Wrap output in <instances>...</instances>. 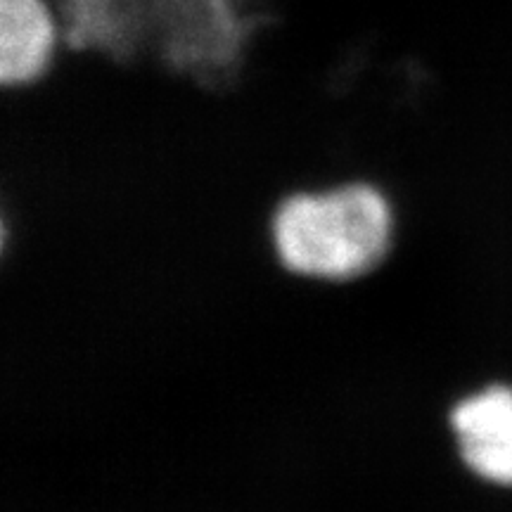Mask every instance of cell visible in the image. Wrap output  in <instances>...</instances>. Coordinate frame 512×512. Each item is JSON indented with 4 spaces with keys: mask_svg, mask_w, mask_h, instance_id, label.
Returning <instances> with one entry per match:
<instances>
[{
    "mask_svg": "<svg viewBox=\"0 0 512 512\" xmlns=\"http://www.w3.org/2000/svg\"><path fill=\"white\" fill-rule=\"evenodd\" d=\"M396 226L387 192L347 181L280 197L268 216V247L275 264L302 283L356 285L389 259Z\"/></svg>",
    "mask_w": 512,
    "mask_h": 512,
    "instance_id": "cell-1",
    "label": "cell"
},
{
    "mask_svg": "<svg viewBox=\"0 0 512 512\" xmlns=\"http://www.w3.org/2000/svg\"><path fill=\"white\" fill-rule=\"evenodd\" d=\"M72 48L128 55L147 43L176 69L216 74L238 60L245 24L230 0H60Z\"/></svg>",
    "mask_w": 512,
    "mask_h": 512,
    "instance_id": "cell-2",
    "label": "cell"
},
{
    "mask_svg": "<svg viewBox=\"0 0 512 512\" xmlns=\"http://www.w3.org/2000/svg\"><path fill=\"white\" fill-rule=\"evenodd\" d=\"M460 465L479 482L512 489V387L486 384L446 415Z\"/></svg>",
    "mask_w": 512,
    "mask_h": 512,
    "instance_id": "cell-3",
    "label": "cell"
},
{
    "mask_svg": "<svg viewBox=\"0 0 512 512\" xmlns=\"http://www.w3.org/2000/svg\"><path fill=\"white\" fill-rule=\"evenodd\" d=\"M57 48V22L46 0H0V81L8 88L36 83Z\"/></svg>",
    "mask_w": 512,
    "mask_h": 512,
    "instance_id": "cell-4",
    "label": "cell"
}]
</instances>
